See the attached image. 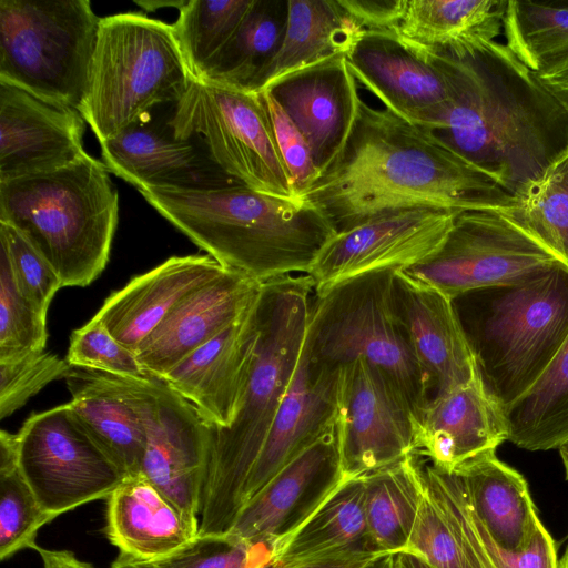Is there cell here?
Returning <instances> with one entry per match:
<instances>
[{"mask_svg": "<svg viewBox=\"0 0 568 568\" xmlns=\"http://www.w3.org/2000/svg\"><path fill=\"white\" fill-rule=\"evenodd\" d=\"M19 468L53 518L108 498L125 479L69 403L32 414L16 434Z\"/></svg>", "mask_w": 568, "mask_h": 568, "instance_id": "7c38bea8", "label": "cell"}, {"mask_svg": "<svg viewBox=\"0 0 568 568\" xmlns=\"http://www.w3.org/2000/svg\"><path fill=\"white\" fill-rule=\"evenodd\" d=\"M268 112L278 149L301 195L321 176L311 148L281 104L266 90L260 91Z\"/></svg>", "mask_w": 568, "mask_h": 568, "instance_id": "7dc6e473", "label": "cell"}, {"mask_svg": "<svg viewBox=\"0 0 568 568\" xmlns=\"http://www.w3.org/2000/svg\"><path fill=\"white\" fill-rule=\"evenodd\" d=\"M100 20L89 0H0V81L79 110Z\"/></svg>", "mask_w": 568, "mask_h": 568, "instance_id": "9c48e42d", "label": "cell"}, {"mask_svg": "<svg viewBox=\"0 0 568 568\" xmlns=\"http://www.w3.org/2000/svg\"><path fill=\"white\" fill-rule=\"evenodd\" d=\"M395 568H432L425 560L412 552L395 555Z\"/></svg>", "mask_w": 568, "mask_h": 568, "instance_id": "f5cc1de1", "label": "cell"}, {"mask_svg": "<svg viewBox=\"0 0 568 568\" xmlns=\"http://www.w3.org/2000/svg\"><path fill=\"white\" fill-rule=\"evenodd\" d=\"M508 437L505 407L488 390L480 372L463 385L435 394L415 414L414 455L444 470L496 450Z\"/></svg>", "mask_w": 568, "mask_h": 568, "instance_id": "44dd1931", "label": "cell"}, {"mask_svg": "<svg viewBox=\"0 0 568 568\" xmlns=\"http://www.w3.org/2000/svg\"><path fill=\"white\" fill-rule=\"evenodd\" d=\"M486 291L468 338L486 387L506 409L539 379L568 337V268Z\"/></svg>", "mask_w": 568, "mask_h": 568, "instance_id": "ba28073f", "label": "cell"}, {"mask_svg": "<svg viewBox=\"0 0 568 568\" xmlns=\"http://www.w3.org/2000/svg\"><path fill=\"white\" fill-rule=\"evenodd\" d=\"M266 544H251L225 535H199L172 555L152 562L148 568H260L272 558Z\"/></svg>", "mask_w": 568, "mask_h": 568, "instance_id": "7bdbcfd3", "label": "cell"}, {"mask_svg": "<svg viewBox=\"0 0 568 568\" xmlns=\"http://www.w3.org/2000/svg\"><path fill=\"white\" fill-rule=\"evenodd\" d=\"M558 449L562 460L566 479L568 480V442L564 443Z\"/></svg>", "mask_w": 568, "mask_h": 568, "instance_id": "6f0895ef", "label": "cell"}, {"mask_svg": "<svg viewBox=\"0 0 568 568\" xmlns=\"http://www.w3.org/2000/svg\"><path fill=\"white\" fill-rule=\"evenodd\" d=\"M456 213L415 209L389 213L337 232L306 274L314 294L347 278L379 270H406L445 242Z\"/></svg>", "mask_w": 568, "mask_h": 568, "instance_id": "9a60e30c", "label": "cell"}, {"mask_svg": "<svg viewBox=\"0 0 568 568\" xmlns=\"http://www.w3.org/2000/svg\"><path fill=\"white\" fill-rule=\"evenodd\" d=\"M503 214L568 261V153L517 207Z\"/></svg>", "mask_w": 568, "mask_h": 568, "instance_id": "ab89813d", "label": "cell"}, {"mask_svg": "<svg viewBox=\"0 0 568 568\" xmlns=\"http://www.w3.org/2000/svg\"><path fill=\"white\" fill-rule=\"evenodd\" d=\"M139 192L224 268L260 283L306 275L322 247L337 233L306 201L281 199L241 184Z\"/></svg>", "mask_w": 568, "mask_h": 568, "instance_id": "3957f363", "label": "cell"}, {"mask_svg": "<svg viewBox=\"0 0 568 568\" xmlns=\"http://www.w3.org/2000/svg\"><path fill=\"white\" fill-rule=\"evenodd\" d=\"M118 378L145 430L141 475L183 511L199 517L212 427L159 377L145 382Z\"/></svg>", "mask_w": 568, "mask_h": 568, "instance_id": "4fadbf2b", "label": "cell"}, {"mask_svg": "<svg viewBox=\"0 0 568 568\" xmlns=\"http://www.w3.org/2000/svg\"><path fill=\"white\" fill-rule=\"evenodd\" d=\"M454 471L493 540L505 551H526L541 523L526 479L499 460L496 450L477 455Z\"/></svg>", "mask_w": 568, "mask_h": 568, "instance_id": "f1b7e54d", "label": "cell"}, {"mask_svg": "<svg viewBox=\"0 0 568 568\" xmlns=\"http://www.w3.org/2000/svg\"><path fill=\"white\" fill-rule=\"evenodd\" d=\"M356 81L392 113L434 132L452 103V88L427 51L394 32L365 30L346 54Z\"/></svg>", "mask_w": 568, "mask_h": 568, "instance_id": "2e32d148", "label": "cell"}, {"mask_svg": "<svg viewBox=\"0 0 568 568\" xmlns=\"http://www.w3.org/2000/svg\"><path fill=\"white\" fill-rule=\"evenodd\" d=\"M558 568H568V546L560 559H558Z\"/></svg>", "mask_w": 568, "mask_h": 568, "instance_id": "680465c9", "label": "cell"}, {"mask_svg": "<svg viewBox=\"0 0 568 568\" xmlns=\"http://www.w3.org/2000/svg\"><path fill=\"white\" fill-rule=\"evenodd\" d=\"M427 52L452 88L434 133L523 201L568 153V108L496 40Z\"/></svg>", "mask_w": 568, "mask_h": 568, "instance_id": "6da1fadb", "label": "cell"}, {"mask_svg": "<svg viewBox=\"0 0 568 568\" xmlns=\"http://www.w3.org/2000/svg\"><path fill=\"white\" fill-rule=\"evenodd\" d=\"M537 74L542 83L568 108V58L549 70Z\"/></svg>", "mask_w": 568, "mask_h": 568, "instance_id": "f907efd6", "label": "cell"}, {"mask_svg": "<svg viewBox=\"0 0 568 568\" xmlns=\"http://www.w3.org/2000/svg\"><path fill=\"white\" fill-rule=\"evenodd\" d=\"M47 338V315L21 293L0 250V363L44 352Z\"/></svg>", "mask_w": 568, "mask_h": 568, "instance_id": "60d3db41", "label": "cell"}, {"mask_svg": "<svg viewBox=\"0 0 568 568\" xmlns=\"http://www.w3.org/2000/svg\"><path fill=\"white\" fill-rule=\"evenodd\" d=\"M225 270L207 254L169 257L110 294L94 317L135 353L185 297Z\"/></svg>", "mask_w": 568, "mask_h": 568, "instance_id": "d4e9b609", "label": "cell"}, {"mask_svg": "<svg viewBox=\"0 0 568 568\" xmlns=\"http://www.w3.org/2000/svg\"><path fill=\"white\" fill-rule=\"evenodd\" d=\"M509 437L531 450L568 442V337L539 379L506 409Z\"/></svg>", "mask_w": 568, "mask_h": 568, "instance_id": "d590c367", "label": "cell"}, {"mask_svg": "<svg viewBox=\"0 0 568 568\" xmlns=\"http://www.w3.org/2000/svg\"><path fill=\"white\" fill-rule=\"evenodd\" d=\"M557 267L568 261L501 212L478 210L458 213L442 246L402 271L455 301Z\"/></svg>", "mask_w": 568, "mask_h": 568, "instance_id": "8fae6325", "label": "cell"}, {"mask_svg": "<svg viewBox=\"0 0 568 568\" xmlns=\"http://www.w3.org/2000/svg\"><path fill=\"white\" fill-rule=\"evenodd\" d=\"M503 29L506 45L536 73L568 58V1H507Z\"/></svg>", "mask_w": 568, "mask_h": 568, "instance_id": "8d00e7d4", "label": "cell"}, {"mask_svg": "<svg viewBox=\"0 0 568 568\" xmlns=\"http://www.w3.org/2000/svg\"><path fill=\"white\" fill-rule=\"evenodd\" d=\"M301 199L337 232L407 210L505 213L519 204L434 132L363 100L342 153Z\"/></svg>", "mask_w": 568, "mask_h": 568, "instance_id": "7a4b0ae2", "label": "cell"}, {"mask_svg": "<svg viewBox=\"0 0 568 568\" xmlns=\"http://www.w3.org/2000/svg\"><path fill=\"white\" fill-rule=\"evenodd\" d=\"M507 1L405 0L393 31L407 45L452 51L475 40H495L503 29Z\"/></svg>", "mask_w": 568, "mask_h": 568, "instance_id": "d6a6232c", "label": "cell"}, {"mask_svg": "<svg viewBox=\"0 0 568 568\" xmlns=\"http://www.w3.org/2000/svg\"><path fill=\"white\" fill-rule=\"evenodd\" d=\"M335 429L343 479L367 475L415 450L412 405L365 359L339 368Z\"/></svg>", "mask_w": 568, "mask_h": 568, "instance_id": "5bb4252c", "label": "cell"}, {"mask_svg": "<svg viewBox=\"0 0 568 568\" xmlns=\"http://www.w3.org/2000/svg\"><path fill=\"white\" fill-rule=\"evenodd\" d=\"M365 29L338 0H290L280 49L267 67L260 89L296 70L347 54Z\"/></svg>", "mask_w": 568, "mask_h": 568, "instance_id": "1f68e13d", "label": "cell"}, {"mask_svg": "<svg viewBox=\"0 0 568 568\" xmlns=\"http://www.w3.org/2000/svg\"><path fill=\"white\" fill-rule=\"evenodd\" d=\"M42 561V568H94L91 564L80 560L68 550H53L36 545L33 548Z\"/></svg>", "mask_w": 568, "mask_h": 568, "instance_id": "681fc988", "label": "cell"}, {"mask_svg": "<svg viewBox=\"0 0 568 568\" xmlns=\"http://www.w3.org/2000/svg\"><path fill=\"white\" fill-rule=\"evenodd\" d=\"M65 359L71 367L122 378L145 382L153 377L142 366L136 354L119 342L94 316L72 332Z\"/></svg>", "mask_w": 568, "mask_h": 568, "instance_id": "b9f144b4", "label": "cell"}, {"mask_svg": "<svg viewBox=\"0 0 568 568\" xmlns=\"http://www.w3.org/2000/svg\"><path fill=\"white\" fill-rule=\"evenodd\" d=\"M106 499L105 535L135 561L165 558L199 536V517L183 511L142 475L125 478Z\"/></svg>", "mask_w": 568, "mask_h": 568, "instance_id": "83f0119b", "label": "cell"}, {"mask_svg": "<svg viewBox=\"0 0 568 568\" xmlns=\"http://www.w3.org/2000/svg\"><path fill=\"white\" fill-rule=\"evenodd\" d=\"M192 80L172 24L140 12L103 17L79 111L101 143L179 102Z\"/></svg>", "mask_w": 568, "mask_h": 568, "instance_id": "8992f818", "label": "cell"}, {"mask_svg": "<svg viewBox=\"0 0 568 568\" xmlns=\"http://www.w3.org/2000/svg\"><path fill=\"white\" fill-rule=\"evenodd\" d=\"M287 1L255 0L239 29L200 81L258 92L285 30Z\"/></svg>", "mask_w": 568, "mask_h": 568, "instance_id": "836d02e7", "label": "cell"}, {"mask_svg": "<svg viewBox=\"0 0 568 568\" xmlns=\"http://www.w3.org/2000/svg\"><path fill=\"white\" fill-rule=\"evenodd\" d=\"M118 220L116 189L89 153L53 172L0 182V222L33 245L63 287H84L100 276Z\"/></svg>", "mask_w": 568, "mask_h": 568, "instance_id": "5b68a950", "label": "cell"}, {"mask_svg": "<svg viewBox=\"0 0 568 568\" xmlns=\"http://www.w3.org/2000/svg\"><path fill=\"white\" fill-rule=\"evenodd\" d=\"M338 3L365 30L393 31L405 0H338Z\"/></svg>", "mask_w": 568, "mask_h": 568, "instance_id": "c3c4849f", "label": "cell"}, {"mask_svg": "<svg viewBox=\"0 0 568 568\" xmlns=\"http://www.w3.org/2000/svg\"><path fill=\"white\" fill-rule=\"evenodd\" d=\"M263 90L274 97L302 132L322 175L345 148L362 100L346 55L282 75Z\"/></svg>", "mask_w": 568, "mask_h": 568, "instance_id": "ffe728a7", "label": "cell"}, {"mask_svg": "<svg viewBox=\"0 0 568 568\" xmlns=\"http://www.w3.org/2000/svg\"><path fill=\"white\" fill-rule=\"evenodd\" d=\"M405 552L418 556L432 568H473L426 490Z\"/></svg>", "mask_w": 568, "mask_h": 568, "instance_id": "bcb514c9", "label": "cell"}, {"mask_svg": "<svg viewBox=\"0 0 568 568\" xmlns=\"http://www.w3.org/2000/svg\"><path fill=\"white\" fill-rule=\"evenodd\" d=\"M396 286L412 347L435 394L469 382L480 371L454 301L402 270Z\"/></svg>", "mask_w": 568, "mask_h": 568, "instance_id": "484cf974", "label": "cell"}, {"mask_svg": "<svg viewBox=\"0 0 568 568\" xmlns=\"http://www.w3.org/2000/svg\"><path fill=\"white\" fill-rule=\"evenodd\" d=\"M70 368L67 359L47 352L0 363V418L12 415L49 383L64 377Z\"/></svg>", "mask_w": 568, "mask_h": 568, "instance_id": "f6af8a7d", "label": "cell"}, {"mask_svg": "<svg viewBox=\"0 0 568 568\" xmlns=\"http://www.w3.org/2000/svg\"><path fill=\"white\" fill-rule=\"evenodd\" d=\"M365 568H395V555H382L369 561Z\"/></svg>", "mask_w": 568, "mask_h": 568, "instance_id": "11a10c76", "label": "cell"}, {"mask_svg": "<svg viewBox=\"0 0 568 568\" xmlns=\"http://www.w3.org/2000/svg\"><path fill=\"white\" fill-rule=\"evenodd\" d=\"M419 466L426 493L473 568H558L555 540L542 523L526 551H505L475 515L457 474L432 464Z\"/></svg>", "mask_w": 568, "mask_h": 568, "instance_id": "4dcf8cb0", "label": "cell"}, {"mask_svg": "<svg viewBox=\"0 0 568 568\" xmlns=\"http://www.w3.org/2000/svg\"><path fill=\"white\" fill-rule=\"evenodd\" d=\"M343 480L335 426L285 465L239 513L227 534L274 548Z\"/></svg>", "mask_w": 568, "mask_h": 568, "instance_id": "e0dca14e", "label": "cell"}, {"mask_svg": "<svg viewBox=\"0 0 568 568\" xmlns=\"http://www.w3.org/2000/svg\"><path fill=\"white\" fill-rule=\"evenodd\" d=\"M372 560L373 559L358 558V559L339 560V561H332V562L295 567V568H365V566ZM260 568H277V567L274 566L270 560L268 562L262 565Z\"/></svg>", "mask_w": 568, "mask_h": 568, "instance_id": "816d5d0a", "label": "cell"}, {"mask_svg": "<svg viewBox=\"0 0 568 568\" xmlns=\"http://www.w3.org/2000/svg\"><path fill=\"white\" fill-rule=\"evenodd\" d=\"M79 110L0 81V182L49 173L88 153Z\"/></svg>", "mask_w": 568, "mask_h": 568, "instance_id": "ac0fdd59", "label": "cell"}, {"mask_svg": "<svg viewBox=\"0 0 568 568\" xmlns=\"http://www.w3.org/2000/svg\"><path fill=\"white\" fill-rule=\"evenodd\" d=\"M168 124L175 138L196 139L236 183L281 199L302 201L260 92L193 79L175 103Z\"/></svg>", "mask_w": 568, "mask_h": 568, "instance_id": "30bf717a", "label": "cell"}, {"mask_svg": "<svg viewBox=\"0 0 568 568\" xmlns=\"http://www.w3.org/2000/svg\"><path fill=\"white\" fill-rule=\"evenodd\" d=\"M255 0H190L172 24L193 79L203 77L230 42Z\"/></svg>", "mask_w": 568, "mask_h": 568, "instance_id": "74e56055", "label": "cell"}, {"mask_svg": "<svg viewBox=\"0 0 568 568\" xmlns=\"http://www.w3.org/2000/svg\"><path fill=\"white\" fill-rule=\"evenodd\" d=\"M385 555L365 514L364 476L343 479L316 510L273 550L277 568H295Z\"/></svg>", "mask_w": 568, "mask_h": 568, "instance_id": "4316f807", "label": "cell"}, {"mask_svg": "<svg viewBox=\"0 0 568 568\" xmlns=\"http://www.w3.org/2000/svg\"><path fill=\"white\" fill-rule=\"evenodd\" d=\"M257 301L160 377L213 428L230 427L242 406L260 337Z\"/></svg>", "mask_w": 568, "mask_h": 568, "instance_id": "d6986e66", "label": "cell"}, {"mask_svg": "<svg viewBox=\"0 0 568 568\" xmlns=\"http://www.w3.org/2000/svg\"><path fill=\"white\" fill-rule=\"evenodd\" d=\"M0 250L9 260L21 293L47 315L52 298L63 287L55 271L17 229L3 222H0Z\"/></svg>", "mask_w": 568, "mask_h": 568, "instance_id": "ee69618b", "label": "cell"}, {"mask_svg": "<svg viewBox=\"0 0 568 568\" xmlns=\"http://www.w3.org/2000/svg\"><path fill=\"white\" fill-rule=\"evenodd\" d=\"M150 119V118H149ZM149 119L100 143L109 172L148 189H214L239 184L212 160L196 139H178Z\"/></svg>", "mask_w": 568, "mask_h": 568, "instance_id": "7402d4cb", "label": "cell"}, {"mask_svg": "<svg viewBox=\"0 0 568 568\" xmlns=\"http://www.w3.org/2000/svg\"><path fill=\"white\" fill-rule=\"evenodd\" d=\"M54 519L40 505L22 475L16 434L0 433V559L33 548L39 529Z\"/></svg>", "mask_w": 568, "mask_h": 568, "instance_id": "f35d334b", "label": "cell"}, {"mask_svg": "<svg viewBox=\"0 0 568 568\" xmlns=\"http://www.w3.org/2000/svg\"><path fill=\"white\" fill-rule=\"evenodd\" d=\"M263 283L231 270L185 297L135 354L155 377L220 334L258 298Z\"/></svg>", "mask_w": 568, "mask_h": 568, "instance_id": "cb8c5ba5", "label": "cell"}, {"mask_svg": "<svg viewBox=\"0 0 568 568\" xmlns=\"http://www.w3.org/2000/svg\"><path fill=\"white\" fill-rule=\"evenodd\" d=\"M313 297L307 275L263 283L260 337L242 406L230 427H212L199 535L227 534L243 507L246 481L297 365Z\"/></svg>", "mask_w": 568, "mask_h": 568, "instance_id": "277c9868", "label": "cell"}, {"mask_svg": "<svg viewBox=\"0 0 568 568\" xmlns=\"http://www.w3.org/2000/svg\"><path fill=\"white\" fill-rule=\"evenodd\" d=\"M135 3L146 11H155L162 7H175L181 9L186 1H135Z\"/></svg>", "mask_w": 568, "mask_h": 568, "instance_id": "db71d44e", "label": "cell"}, {"mask_svg": "<svg viewBox=\"0 0 568 568\" xmlns=\"http://www.w3.org/2000/svg\"><path fill=\"white\" fill-rule=\"evenodd\" d=\"M71 394L72 412L123 473L141 475L145 430L139 413L116 376L71 367L63 377Z\"/></svg>", "mask_w": 568, "mask_h": 568, "instance_id": "f546056e", "label": "cell"}, {"mask_svg": "<svg viewBox=\"0 0 568 568\" xmlns=\"http://www.w3.org/2000/svg\"><path fill=\"white\" fill-rule=\"evenodd\" d=\"M396 271L361 274L314 294L305 341L311 359L327 368L339 369L356 359L376 366L416 414L430 398L432 387L400 313Z\"/></svg>", "mask_w": 568, "mask_h": 568, "instance_id": "52a82bcc", "label": "cell"}, {"mask_svg": "<svg viewBox=\"0 0 568 568\" xmlns=\"http://www.w3.org/2000/svg\"><path fill=\"white\" fill-rule=\"evenodd\" d=\"M364 484L373 539L384 554L407 551L425 493L415 455L364 475Z\"/></svg>", "mask_w": 568, "mask_h": 568, "instance_id": "e575fe53", "label": "cell"}, {"mask_svg": "<svg viewBox=\"0 0 568 568\" xmlns=\"http://www.w3.org/2000/svg\"><path fill=\"white\" fill-rule=\"evenodd\" d=\"M111 568H148L143 562L135 561L130 557L119 554L111 565Z\"/></svg>", "mask_w": 568, "mask_h": 568, "instance_id": "9f6ffc18", "label": "cell"}, {"mask_svg": "<svg viewBox=\"0 0 568 568\" xmlns=\"http://www.w3.org/2000/svg\"><path fill=\"white\" fill-rule=\"evenodd\" d=\"M338 375L339 369L311 359L304 339L287 390L246 481L243 506L285 465L335 426Z\"/></svg>", "mask_w": 568, "mask_h": 568, "instance_id": "603a6c76", "label": "cell"}]
</instances>
